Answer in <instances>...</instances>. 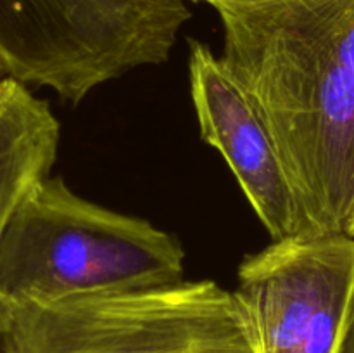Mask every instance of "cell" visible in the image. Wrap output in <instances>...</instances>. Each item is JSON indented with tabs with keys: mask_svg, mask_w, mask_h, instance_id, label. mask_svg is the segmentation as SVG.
<instances>
[{
	"mask_svg": "<svg viewBox=\"0 0 354 353\" xmlns=\"http://www.w3.org/2000/svg\"><path fill=\"white\" fill-rule=\"evenodd\" d=\"M0 353H7V303L0 300Z\"/></svg>",
	"mask_w": 354,
	"mask_h": 353,
	"instance_id": "ba28073f",
	"label": "cell"
},
{
	"mask_svg": "<svg viewBox=\"0 0 354 353\" xmlns=\"http://www.w3.org/2000/svg\"><path fill=\"white\" fill-rule=\"evenodd\" d=\"M183 260L171 234L78 196L61 176H47L0 235V300L54 303L171 286L183 280Z\"/></svg>",
	"mask_w": 354,
	"mask_h": 353,
	"instance_id": "7a4b0ae2",
	"label": "cell"
},
{
	"mask_svg": "<svg viewBox=\"0 0 354 353\" xmlns=\"http://www.w3.org/2000/svg\"><path fill=\"white\" fill-rule=\"evenodd\" d=\"M59 134L47 100L12 76L0 78V235L28 194L50 176Z\"/></svg>",
	"mask_w": 354,
	"mask_h": 353,
	"instance_id": "52a82bcc",
	"label": "cell"
},
{
	"mask_svg": "<svg viewBox=\"0 0 354 353\" xmlns=\"http://www.w3.org/2000/svg\"><path fill=\"white\" fill-rule=\"evenodd\" d=\"M190 17L185 0H0V61L12 78L76 106L168 61Z\"/></svg>",
	"mask_w": 354,
	"mask_h": 353,
	"instance_id": "3957f363",
	"label": "cell"
},
{
	"mask_svg": "<svg viewBox=\"0 0 354 353\" xmlns=\"http://www.w3.org/2000/svg\"><path fill=\"white\" fill-rule=\"evenodd\" d=\"M189 51L190 93L204 142L223 156L273 241L301 235L296 194L248 90L206 44L189 40Z\"/></svg>",
	"mask_w": 354,
	"mask_h": 353,
	"instance_id": "8992f818",
	"label": "cell"
},
{
	"mask_svg": "<svg viewBox=\"0 0 354 353\" xmlns=\"http://www.w3.org/2000/svg\"><path fill=\"white\" fill-rule=\"evenodd\" d=\"M3 76H9V75H7L6 66H3V64H2V61H0V78H3Z\"/></svg>",
	"mask_w": 354,
	"mask_h": 353,
	"instance_id": "7c38bea8",
	"label": "cell"
},
{
	"mask_svg": "<svg viewBox=\"0 0 354 353\" xmlns=\"http://www.w3.org/2000/svg\"><path fill=\"white\" fill-rule=\"evenodd\" d=\"M225 64L265 120L303 234H346L354 211V0L213 3Z\"/></svg>",
	"mask_w": 354,
	"mask_h": 353,
	"instance_id": "6da1fadb",
	"label": "cell"
},
{
	"mask_svg": "<svg viewBox=\"0 0 354 353\" xmlns=\"http://www.w3.org/2000/svg\"><path fill=\"white\" fill-rule=\"evenodd\" d=\"M192 2H204V3H209V6H213V3H218V2H234V3H254V2H265V0H192Z\"/></svg>",
	"mask_w": 354,
	"mask_h": 353,
	"instance_id": "30bf717a",
	"label": "cell"
},
{
	"mask_svg": "<svg viewBox=\"0 0 354 353\" xmlns=\"http://www.w3.org/2000/svg\"><path fill=\"white\" fill-rule=\"evenodd\" d=\"M341 353H354V308H353L351 318H349L348 331H346L344 341H342Z\"/></svg>",
	"mask_w": 354,
	"mask_h": 353,
	"instance_id": "9c48e42d",
	"label": "cell"
},
{
	"mask_svg": "<svg viewBox=\"0 0 354 353\" xmlns=\"http://www.w3.org/2000/svg\"><path fill=\"white\" fill-rule=\"evenodd\" d=\"M254 353H341L354 308V237L292 235L239 266Z\"/></svg>",
	"mask_w": 354,
	"mask_h": 353,
	"instance_id": "5b68a950",
	"label": "cell"
},
{
	"mask_svg": "<svg viewBox=\"0 0 354 353\" xmlns=\"http://www.w3.org/2000/svg\"><path fill=\"white\" fill-rule=\"evenodd\" d=\"M7 353H254L234 291L213 280L7 303Z\"/></svg>",
	"mask_w": 354,
	"mask_h": 353,
	"instance_id": "277c9868",
	"label": "cell"
},
{
	"mask_svg": "<svg viewBox=\"0 0 354 353\" xmlns=\"http://www.w3.org/2000/svg\"><path fill=\"white\" fill-rule=\"evenodd\" d=\"M346 234H348V235H351V237H354V211H353V217H351V220H349V225H348V228H346Z\"/></svg>",
	"mask_w": 354,
	"mask_h": 353,
	"instance_id": "8fae6325",
	"label": "cell"
}]
</instances>
